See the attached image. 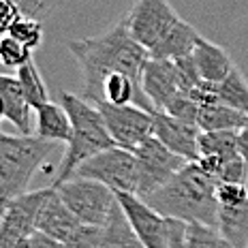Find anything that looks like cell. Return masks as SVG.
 <instances>
[{"label": "cell", "mask_w": 248, "mask_h": 248, "mask_svg": "<svg viewBox=\"0 0 248 248\" xmlns=\"http://www.w3.org/2000/svg\"><path fill=\"white\" fill-rule=\"evenodd\" d=\"M73 178H86L101 182L116 195H137L139 193V165L131 150L109 148L96 156L88 158L77 167Z\"/></svg>", "instance_id": "6"}, {"label": "cell", "mask_w": 248, "mask_h": 248, "mask_svg": "<svg viewBox=\"0 0 248 248\" xmlns=\"http://www.w3.org/2000/svg\"><path fill=\"white\" fill-rule=\"evenodd\" d=\"M17 248H30V237H28V240H24V242H22V244H19Z\"/></svg>", "instance_id": "35"}, {"label": "cell", "mask_w": 248, "mask_h": 248, "mask_svg": "<svg viewBox=\"0 0 248 248\" xmlns=\"http://www.w3.org/2000/svg\"><path fill=\"white\" fill-rule=\"evenodd\" d=\"M56 143L34 135H9L0 131V216L13 199L22 197Z\"/></svg>", "instance_id": "4"}, {"label": "cell", "mask_w": 248, "mask_h": 248, "mask_svg": "<svg viewBox=\"0 0 248 248\" xmlns=\"http://www.w3.org/2000/svg\"><path fill=\"white\" fill-rule=\"evenodd\" d=\"M101 237H103L101 227L81 225L79 229L71 235V240L64 242V248H99Z\"/></svg>", "instance_id": "29"}, {"label": "cell", "mask_w": 248, "mask_h": 248, "mask_svg": "<svg viewBox=\"0 0 248 248\" xmlns=\"http://www.w3.org/2000/svg\"><path fill=\"white\" fill-rule=\"evenodd\" d=\"M199 111H201V105L193 99L190 92H180V94L165 107V113H169V116L178 118V120H184L188 124H197Z\"/></svg>", "instance_id": "27"}, {"label": "cell", "mask_w": 248, "mask_h": 248, "mask_svg": "<svg viewBox=\"0 0 248 248\" xmlns=\"http://www.w3.org/2000/svg\"><path fill=\"white\" fill-rule=\"evenodd\" d=\"M49 193L51 186L41 190H30L7 205L2 218H0V248H17L37 231L34 220H37L39 208L49 197Z\"/></svg>", "instance_id": "10"}, {"label": "cell", "mask_w": 248, "mask_h": 248, "mask_svg": "<svg viewBox=\"0 0 248 248\" xmlns=\"http://www.w3.org/2000/svg\"><path fill=\"white\" fill-rule=\"evenodd\" d=\"M139 165V193L137 197L146 201L152 197L158 188H163L175 173H180L188 165V161L178 154H173L169 148H165L154 135L143 139L133 150Z\"/></svg>", "instance_id": "7"}, {"label": "cell", "mask_w": 248, "mask_h": 248, "mask_svg": "<svg viewBox=\"0 0 248 248\" xmlns=\"http://www.w3.org/2000/svg\"><path fill=\"white\" fill-rule=\"evenodd\" d=\"M99 248H146L141 244V240L137 237L135 229L128 223L120 203L113 210L111 220L107 223V227H103V237H101Z\"/></svg>", "instance_id": "21"}, {"label": "cell", "mask_w": 248, "mask_h": 248, "mask_svg": "<svg viewBox=\"0 0 248 248\" xmlns=\"http://www.w3.org/2000/svg\"><path fill=\"white\" fill-rule=\"evenodd\" d=\"M248 178V163L242 156H235L220 169L216 184H246Z\"/></svg>", "instance_id": "31"}, {"label": "cell", "mask_w": 248, "mask_h": 248, "mask_svg": "<svg viewBox=\"0 0 248 248\" xmlns=\"http://www.w3.org/2000/svg\"><path fill=\"white\" fill-rule=\"evenodd\" d=\"M199 39H201V34L197 32V28L193 24H188L186 19H180L171 28V32L150 51V58L180 60V58H186V56H193Z\"/></svg>", "instance_id": "18"}, {"label": "cell", "mask_w": 248, "mask_h": 248, "mask_svg": "<svg viewBox=\"0 0 248 248\" xmlns=\"http://www.w3.org/2000/svg\"><path fill=\"white\" fill-rule=\"evenodd\" d=\"M13 2L19 7L22 15L37 19V22H43V19L60 4V0H13Z\"/></svg>", "instance_id": "30"}, {"label": "cell", "mask_w": 248, "mask_h": 248, "mask_svg": "<svg viewBox=\"0 0 248 248\" xmlns=\"http://www.w3.org/2000/svg\"><path fill=\"white\" fill-rule=\"evenodd\" d=\"M30 248H64V244H60V242L34 231V233L30 235Z\"/></svg>", "instance_id": "33"}, {"label": "cell", "mask_w": 248, "mask_h": 248, "mask_svg": "<svg viewBox=\"0 0 248 248\" xmlns=\"http://www.w3.org/2000/svg\"><path fill=\"white\" fill-rule=\"evenodd\" d=\"M37 120H34V131H37L39 139L49 143H69L71 135H73V124L62 103H45L34 111Z\"/></svg>", "instance_id": "17"}, {"label": "cell", "mask_w": 248, "mask_h": 248, "mask_svg": "<svg viewBox=\"0 0 248 248\" xmlns=\"http://www.w3.org/2000/svg\"><path fill=\"white\" fill-rule=\"evenodd\" d=\"M0 103H2L4 118L15 124L19 135L28 137L30 131H32V118H30L32 107H30L28 99H26L17 77L0 73Z\"/></svg>", "instance_id": "15"}, {"label": "cell", "mask_w": 248, "mask_h": 248, "mask_svg": "<svg viewBox=\"0 0 248 248\" xmlns=\"http://www.w3.org/2000/svg\"><path fill=\"white\" fill-rule=\"evenodd\" d=\"M152 135L169 148L173 154L186 158L188 163L199 161V135L201 128L197 124H188L184 120L169 116L165 111H154Z\"/></svg>", "instance_id": "12"}, {"label": "cell", "mask_w": 248, "mask_h": 248, "mask_svg": "<svg viewBox=\"0 0 248 248\" xmlns=\"http://www.w3.org/2000/svg\"><path fill=\"white\" fill-rule=\"evenodd\" d=\"M216 231L233 248H248V201L233 208H218Z\"/></svg>", "instance_id": "20"}, {"label": "cell", "mask_w": 248, "mask_h": 248, "mask_svg": "<svg viewBox=\"0 0 248 248\" xmlns=\"http://www.w3.org/2000/svg\"><path fill=\"white\" fill-rule=\"evenodd\" d=\"M180 19L182 17L175 13L169 0H135L131 11L124 15L131 37L148 51L156 47Z\"/></svg>", "instance_id": "8"}, {"label": "cell", "mask_w": 248, "mask_h": 248, "mask_svg": "<svg viewBox=\"0 0 248 248\" xmlns=\"http://www.w3.org/2000/svg\"><path fill=\"white\" fill-rule=\"evenodd\" d=\"M81 227L79 218L66 208V203L60 199L58 190L51 186V193L49 197L43 201V205L39 208V214H37V220H34V229L39 233L51 237V240L64 242L71 240V235L75 233L77 229Z\"/></svg>", "instance_id": "14"}, {"label": "cell", "mask_w": 248, "mask_h": 248, "mask_svg": "<svg viewBox=\"0 0 248 248\" xmlns=\"http://www.w3.org/2000/svg\"><path fill=\"white\" fill-rule=\"evenodd\" d=\"M60 103L71 118L73 135H71V141L66 143V152L60 161L58 173H56L51 186H60L62 182L71 180L77 167L86 163L88 158L109 148H116L109 131H107V124L94 103L86 101L84 96L71 94V92H60Z\"/></svg>", "instance_id": "3"}, {"label": "cell", "mask_w": 248, "mask_h": 248, "mask_svg": "<svg viewBox=\"0 0 248 248\" xmlns=\"http://www.w3.org/2000/svg\"><path fill=\"white\" fill-rule=\"evenodd\" d=\"M54 188L58 190L60 199L79 218L81 225H92L103 229L111 220L113 210L118 208V195L94 180L71 178Z\"/></svg>", "instance_id": "5"}, {"label": "cell", "mask_w": 248, "mask_h": 248, "mask_svg": "<svg viewBox=\"0 0 248 248\" xmlns=\"http://www.w3.org/2000/svg\"><path fill=\"white\" fill-rule=\"evenodd\" d=\"M248 124V116L237 109L223 105V103H214V105H205L199 111L197 126L201 133H214V131H242Z\"/></svg>", "instance_id": "19"}, {"label": "cell", "mask_w": 248, "mask_h": 248, "mask_svg": "<svg viewBox=\"0 0 248 248\" xmlns=\"http://www.w3.org/2000/svg\"><path fill=\"white\" fill-rule=\"evenodd\" d=\"M99 107L107 131L118 148L135 150L146 137L152 135L154 113L137 105H109V103H94Z\"/></svg>", "instance_id": "9"}, {"label": "cell", "mask_w": 248, "mask_h": 248, "mask_svg": "<svg viewBox=\"0 0 248 248\" xmlns=\"http://www.w3.org/2000/svg\"><path fill=\"white\" fill-rule=\"evenodd\" d=\"M19 17H22V11L13 0H0V37H7Z\"/></svg>", "instance_id": "32"}, {"label": "cell", "mask_w": 248, "mask_h": 248, "mask_svg": "<svg viewBox=\"0 0 248 248\" xmlns=\"http://www.w3.org/2000/svg\"><path fill=\"white\" fill-rule=\"evenodd\" d=\"M146 203L165 218L199 223L212 229H216L218 225L216 182L197 163H188L163 188L148 197Z\"/></svg>", "instance_id": "2"}, {"label": "cell", "mask_w": 248, "mask_h": 248, "mask_svg": "<svg viewBox=\"0 0 248 248\" xmlns=\"http://www.w3.org/2000/svg\"><path fill=\"white\" fill-rule=\"evenodd\" d=\"M17 79L22 84V90L28 99L30 107L34 111L39 107H43L45 103H49V94H47V88H45V81L39 73V66L34 64V60H30L28 64H24L22 69L17 71Z\"/></svg>", "instance_id": "23"}, {"label": "cell", "mask_w": 248, "mask_h": 248, "mask_svg": "<svg viewBox=\"0 0 248 248\" xmlns=\"http://www.w3.org/2000/svg\"><path fill=\"white\" fill-rule=\"evenodd\" d=\"M118 203L126 214L128 223L146 248H169L171 240V218H165L152 210L137 195H118Z\"/></svg>", "instance_id": "11"}, {"label": "cell", "mask_w": 248, "mask_h": 248, "mask_svg": "<svg viewBox=\"0 0 248 248\" xmlns=\"http://www.w3.org/2000/svg\"><path fill=\"white\" fill-rule=\"evenodd\" d=\"M184 244H186V248H233L216 229L199 225V223L186 225Z\"/></svg>", "instance_id": "24"}, {"label": "cell", "mask_w": 248, "mask_h": 248, "mask_svg": "<svg viewBox=\"0 0 248 248\" xmlns=\"http://www.w3.org/2000/svg\"><path fill=\"white\" fill-rule=\"evenodd\" d=\"M4 118V109H2V103H0V120Z\"/></svg>", "instance_id": "36"}, {"label": "cell", "mask_w": 248, "mask_h": 248, "mask_svg": "<svg viewBox=\"0 0 248 248\" xmlns=\"http://www.w3.org/2000/svg\"><path fill=\"white\" fill-rule=\"evenodd\" d=\"M237 148H240L242 158L248 163V124L242 131H237Z\"/></svg>", "instance_id": "34"}, {"label": "cell", "mask_w": 248, "mask_h": 248, "mask_svg": "<svg viewBox=\"0 0 248 248\" xmlns=\"http://www.w3.org/2000/svg\"><path fill=\"white\" fill-rule=\"evenodd\" d=\"M9 34L32 51V49H37L41 45V41H43V24L37 22V19H32V17L22 15V17L13 24V28Z\"/></svg>", "instance_id": "26"}, {"label": "cell", "mask_w": 248, "mask_h": 248, "mask_svg": "<svg viewBox=\"0 0 248 248\" xmlns=\"http://www.w3.org/2000/svg\"><path fill=\"white\" fill-rule=\"evenodd\" d=\"M246 188H248V178H246Z\"/></svg>", "instance_id": "37"}, {"label": "cell", "mask_w": 248, "mask_h": 248, "mask_svg": "<svg viewBox=\"0 0 248 248\" xmlns=\"http://www.w3.org/2000/svg\"><path fill=\"white\" fill-rule=\"evenodd\" d=\"M32 60V51L26 45H22L17 39H13L11 34L0 37V64L7 69H22L24 64Z\"/></svg>", "instance_id": "25"}, {"label": "cell", "mask_w": 248, "mask_h": 248, "mask_svg": "<svg viewBox=\"0 0 248 248\" xmlns=\"http://www.w3.org/2000/svg\"><path fill=\"white\" fill-rule=\"evenodd\" d=\"M214 92L218 103L248 116V79L237 66L231 71V75L225 81L214 84Z\"/></svg>", "instance_id": "22"}, {"label": "cell", "mask_w": 248, "mask_h": 248, "mask_svg": "<svg viewBox=\"0 0 248 248\" xmlns=\"http://www.w3.org/2000/svg\"><path fill=\"white\" fill-rule=\"evenodd\" d=\"M0 218H2V216H0Z\"/></svg>", "instance_id": "38"}, {"label": "cell", "mask_w": 248, "mask_h": 248, "mask_svg": "<svg viewBox=\"0 0 248 248\" xmlns=\"http://www.w3.org/2000/svg\"><path fill=\"white\" fill-rule=\"evenodd\" d=\"M141 88L154 109L165 111V107L182 92V81H180V73H178L175 62L150 58L146 69H143Z\"/></svg>", "instance_id": "13"}, {"label": "cell", "mask_w": 248, "mask_h": 248, "mask_svg": "<svg viewBox=\"0 0 248 248\" xmlns=\"http://www.w3.org/2000/svg\"><path fill=\"white\" fill-rule=\"evenodd\" d=\"M216 201L218 208H233L248 201L246 184H216Z\"/></svg>", "instance_id": "28"}, {"label": "cell", "mask_w": 248, "mask_h": 248, "mask_svg": "<svg viewBox=\"0 0 248 248\" xmlns=\"http://www.w3.org/2000/svg\"><path fill=\"white\" fill-rule=\"evenodd\" d=\"M193 58H195V64H197L201 79L208 81V84H220L235 69L231 56L220 45L212 43V41L203 37L199 39L197 47L193 51Z\"/></svg>", "instance_id": "16"}, {"label": "cell", "mask_w": 248, "mask_h": 248, "mask_svg": "<svg viewBox=\"0 0 248 248\" xmlns=\"http://www.w3.org/2000/svg\"><path fill=\"white\" fill-rule=\"evenodd\" d=\"M69 49L84 71V99L96 96L101 81L111 73H124L141 86L150 51L131 37L124 19L101 37L69 41Z\"/></svg>", "instance_id": "1"}]
</instances>
